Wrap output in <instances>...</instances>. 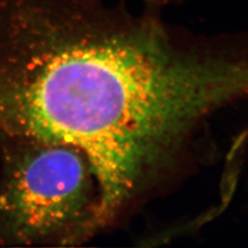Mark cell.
<instances>
[{
  "label": "cell",
  "instance_id": "cell-1",
  "mask_svg": "<svg viewBox=\"0 0 248 248\" xmlns=\"http://www.w3.org/2000/svg\"><path fill=\"white\" fill-rule=\"evenodd\" d=\"M22 21L0 46V130L88 158L107 223L198 124L248 93V60L185 50L150 21Z\"/></svg>",
  "mask_w": 248,
  "mask_h": 248
},
{
  "label": "cell",
  "instance_id": "cell-2",
  "mask_svg": "<svg viewBox=\"0 0 248 248\" xmlns=\"http://www.w3.org/2000/svg\"><path fill=\"white\" fill-rule=\"evenodd\" d=\"M0 186V227L20 243H76L102 224V191L90 161L74 147L26 143Z\"/></svg>",
  "mask_w": 248,
  "mask_h": 248
}]
</instances>
